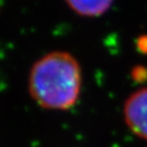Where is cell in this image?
<instances>
[{"mask_svg":"<svg viewBox=\"0 0 147 147\" xmlns=\"http://www.w3.org/2000/svg\"><path fill=\"white\" fill-rule=\"evenodd\" d=\"M137 49L140 52L147 54V35H142L137 40Z\"/></svg>","mask_w":147,"mask_h":147,"instance_id":"obj_5","label":"cell"},{"mask_svg":"<svg viewBox=\"0 0 147 147\" xmlns=\"http://www.w3.org/2000/svg\"><path fill=\"white\" fill-rule=\"evenodd\" d=\"M124 119L134 135L147 141V87L138 89L127 98Z\"/></svg>","mask_w":147,"mask_h":147,"instance_id":"obj_2","label":"cell"},{"mask_svg":"<svg viewBox=\"0 0 147 147\" xmlns=\"http://www.w3.org/2000/svg\"><path fill=\"white\" fill-rule=\"evenodd\" d=\"M74 12L82 16H100L110 8L111 1H67Z\"/></svg>","mask_w":147,"mask_h":147,"instance_id":"obj_3","label":"cell"},{"mask_svg":"<svg viewBox=\"0 0 147 147\" xmlns=\"http://www.w3.org/2000/svg\"><path fill=\"white\" fill-rule=\"evenodd\" d=\"M82 84L81 67L73 55L54 51L37 60L29 76V91L40 106L65 110L76 104Z\"/></svg>","mask_w":147,"mask_h":147,"instance_id":"obj_1","label":"cell"},{"mask_svg":"<svg viewBox=\"0 0 147 147\" xmlns=\"http://www.w3.org/2000/svg\"><path fill=\"white\" fill-rule=\"evenodd\" d=\"M133 77L135 80L139 81V82L142 80H145L147 78V69L142 67H136L133 71Z\"/></svg>","mask_w":147,"mask_h":147,"instance_id":"obj_4","label":"cell"}]
</instances>
